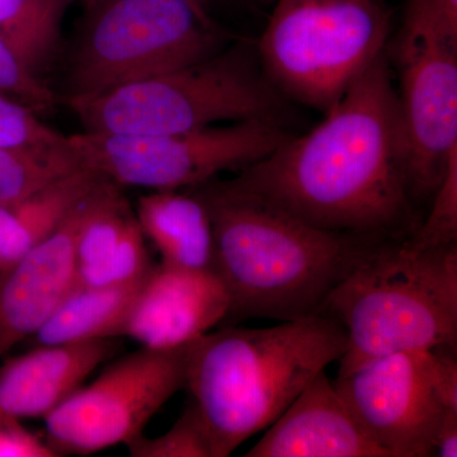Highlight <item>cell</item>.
Masks as SVG:
<instances>
[{
  "mask_svg": "<svg viewBox=\"0 0 457 457\" xmlns=\"http://www.w3.org/2000/svg\"><path fill=\"white\" fill-rule=\"evenodd\" d=\"M394 44L408 191L417 207L431 203L457 152V38L442 25L429 0H405Z\"/></svg>",
  "mask_w": 457,
  "mask_h": 457,
  "instance_id": "cell-9",
  "label": "cell"
},
{
  "mask_svg": "<svg viewBox=\"0 0 457 457\" xmlns=\"http://www.w3.org/2000/svg\"><path fill=\"white\" fill-rule=\"evenodd\" d=\"M189 4L192 5L198 14H200L201 18H204L206 22H212V18H210L209 14V3L210 0H188Z\"/></svg>",
  "mask_w": 457,
  "mask_h": 457,
  "instance_id": "cell-29",
  "label": "cell"
},
{
  "mask_svg": "<svg viewBox=\"0 0 457 457\" xmlns=\"http://www.w3.org/2000/svg\"><path fill=\"white\" fill-rule=\"evenodd\" d=\"M68 139L41 121L31 107L0 93V147L56 145Z\"/></svg>",
  "mask_w": 457,
  "mask_h": 457,
  "instance_id": "cell-24",
  "label": "cell"
},
{
  "mask_svg": "<svg viewBox=\"0 0 457 457\" xmlns=\"http://www.w3.org/2000/svg\"><path fill=\"white\" fill-rule=\"evenodd\" d=\"M68 0H0V36L41 77L59 49Z\"/></svg>",
  "mask_w": 457,
  "mask_h": 457,
  "instance_id": "cell-20",
  "label": "cell"
},
{
  "mask_svg": "<svg viewBox=\"0 0 457 457\" xmlns=\"http://www.w3.org/2000/svg\"><path fill=\"white\" fill-rule=\"evenodd\" d=\"M188 345L141 350L108 366L47 414L46 441L57 456L88 455L126 445L186 387Z\"/></svg>",
  "mask_w": 457,
  "mask_h": 457,
  "instance_id": "cell-10",
  "label": "cell"
},
{
  "mask_svg": "<svg viewBox=\"0 0 457 457\" xmlns=\"http://www.w3.org/2000/svg\"><path fill=\"white\" fill-rule=\"evenodd\" d=\"M102 179L84 167L22 200L0 204V272L51 236Z\"/></svg>",
  "mask_w": 457,
  "mask_h": 457,
  "instance_id": "cell-18",
  "label": "cell"
},
{
  "mask_svg": "<svg viewBox=\"0 0 457 457\" xmlns=\"http://www.w3.org/2000/svg\"><path fill=\"white\" fill-rule=\"evenodd\" d=\"M425 365L433 389L444 407L457 411L456 360L437 351H425Z\"/></svg>",
  "mask_w": 457,
  "mask_h": 457,
  "instance_id": "cell-27",
  "label": "cell"
},
{
  "mask_svg": "<svg viewBox=\"0 0 457 457\" xmlns=\"http://www.w3.org/2000/svg\"><path fill=\"white\" fill-rule=\"evenodd\" d=\"M345 348V329L324 312L270 328H225L189 343L186 387L213 457L269 428Z\"/></svg>",
  "mask_w": 457,
  "mask_h": 457,
  "instance_id": "cell-3",
  "label": "cell"
},
{
  "mask_svg": "<svg viewBox=\"0 0 457 457\" xmlns=\"http://www.w3.org/2000/svg\"><path fill=\"white\" fill-rule=\"evenodd\" d=\"M82 168L69 137L56 145L0 147V204L22 200Z\"/></svg>",
  "mask_w": 457,
  "mask_h": 457,
  "instance_id": "cell-21",
  "label": "cell"
},
{
  "mask_svg": "<svg viewBox=\"0 0 457 457\" xmlns=\"http://www.w3.org/2000/svg\"><path fill=\"white\" fill-rule=\"evenodd\" d=\"M288 137L279 122L246 120L154 137L86 131L69 140L83 167L120 187L179 191L245 170Z\"/></svg>",
  "mask_w": 457,
  "mask_h": 457,
  "instance_id": "cell-8",
  "label": "cell"
},
{
  "mask_svg": "<svg viewBox=\"0 0 457 457\" xmlns=\"http://www.w3.org/2000/svg\"><path fill=\"white\" fill-rule=\"evenodd\" d=\"M429 204L428 216L408 237L409 243L420 249L457 245V152L451 156Z\"/></svg>",
  "mask_w": 457,
  "mask_h": 457,
  "instance_id": "cell-23",
  "label": "cell"
},
{
  "mask_svg": "<svg viewBox=\"0 0 457 457\" xmlns=\"http://www.w3.org/2000/svg\"><path fill=\"white\" fill-rule=\"evenodd\" d=\"M134 457H213L212 441L194 403L164 435H140L126 444Z\"/></svg>",
  "mask_w": 457,
  "mask_h": 457,
  "instance_id": "cell-22",
  "label": "cell"
},
{
  "mask_svg": "<svg viewBox=\"0 0 457 457\" xmlns=\"http://www.w3.org/2000/svg\"><path fill=\"white\" fill-rule=\"evenodd\" d=\"M189 191L212 218L213 270L230 296L228 318L291 321L319 314L343 276L376 245L312 228L227 180Z\"/></svg>",
  "mask_w": 457,
  "mask_h": 457,
  "instance_id": "cell-2",
  "label": "cell"
},
{
  "mask_svg": "<svg viewBox=\"0 0 457 457\" xmlns=\"http://www.w3.org/2000/svg\"><path fill=\"white\" fill-rule=\"evenodd\" d=\"M49 444L27 431L20 420H0V457H55Z\"/></svg>",
  "mask_w": 457,
  "mask_h": 457,
  "instance_id": "cell-26",
  "label": "cell"
},
{
  "mask_svg": "<svg viewBox=\"0 0 457 457\" xmlns=\"http://www.w3.org/2000/svg\"><path fill=\"white\" fill-rule=\"evenodd\" d=\"M230 296L212 270L161 262L150 267L123 324L121 336L141 347L170 350L196 341L228 318Z\"/></svg>",
  "mask_w": 457,
  "mask_h": 457,
  "instance_id": "cell-12",
  "label": "cell"
},
{
  "mask_svg": "<svg viewBox=\"0 0 457 457\" xmlns=\"http://www.w3.org/2000/svg\"><path fill=\"white\" fill-rule=\"evenodd\" d=\"M87 132L154 137L220 123L279 122L281 95L262 71L257 51L237 42L173 71L87 97H69Z\"/></svg>",
  "mask_w": 457,
  "mask_h": 457,
  "instance_id": "cell-5",
  "label": "cell"
},
{
  "mask_svg": "<svg viewBox=\"0 0 457 457\" xmlns=\"http://www.w3.org/2000/svg\"><path fill=\"white\" fill-rule=\"evenodd\" d=\"M75 49L69 97H87L200 62L230 37L188 0H99Z\"/></svg>",
  "mask_w": 457,
  "mask_h": 457,
  "instance_id": "cell-7",
  "label": "cell"
},
{
  "mask_svg": "<svg viewBox=\"0 0 457 457\" xmlns=\"http://www.w3.org/2000/svg\"><path fill=\"white\" fill-rule=\"evenodd\" d=\"M333 384L387 457L435 456L436 432L447 409L429 381L425 351L375 357Z\"/></svg>",
  "mask_w": 457,
  "mask_h": 457,
  "instance_id": "cell-11",
  "label": "cell"
},
{
  "mask_svg": "<svg viewBox=\"0 0 457 457\" xmlns=\"http://www.w3.org/2000/svg\"><path fill=\"white\" fill-rule=\"evenodd\" d=\"M144 278L112 286H87L77 282L31 338L36 345H53L121 336Z\"/></svg>",
  "mask_w": 457,
  "mask_h": 457,
  "instance_id": "cell-19",
  "label": "cell"
},
{
  "mask_svg": "<svg viewBox=\"0 0 457 457\" xmlns=\"http://www.w3.org/2000/svg\"><path fill=\"white\" fill-rule=\"evenodd\" d=\"M246 457H387L366 435L326 371L266 429Z\"/></svg>",
  "mask_w": 457,
  "mask_h": 457,
  "instance_id": "cell-14",
  "label": "cell"
},
{
  "mask_svg": "<svg viewBox=\"0 0 457 457\" xmlns=\"http://www.w3.org/2000/svg\"><path fill=\"white\" fill-rule=\"evenodd\" d=\"M86 198L51 236L0 272V359L31 338L77 285L75 242Z\"/></svg>",
  "mask_w": 457,
  "mask_h": 457,
  "instance_id": "cell-13",
  "label": "cell"
},
{
  "mask_svg": "<svg viewBox=\"0 0 457 457\" xmlns=\"http://www.w3.org/2000/svg\"><path fill=\"white\" fill-rule=\"evenodd\" d=\"M407 173V140L385 51L317 128L290 135L227 182L319 230L381 243L408 239L420 224Z\"/></svg>",
  "mask_w": 457,
  "mask_h": 457,
  "instance_id": "cell-1",
  "label": "cell"
},
{
  "mask_svg": "<svg viewBox=\"0 0 457 457\" xmlns=\"http://www.w3.org/2000/svg\"><path fill=\"white\" fill-rule=\"evenodd\" d=\"M116 352L112 338L37 345L0 366V420L45 418Z\"/></svg>",
  "mask_w": 457,
  "mask_h": 457,
  "instance_id": "cell-16",
  "label": "cell"
},
{
  "mask_svg": "<svg viewBox=\"0 0 457 457\" xmlns=\"http://www.w3.org/2000/svg\"><path fill=\"white\" fill-rule=\"evenodd\" d=\"M321 312L345 329L339 375L398 352L456 350L457 245L376 243L343 276Z\"/></svg>",
  "mask_w": 457,
  "mask_h": 457,
  "instance_id": "cell-4",
  "label": "cell"
},
{
  "mask_svg": "<svg viewBox=\"0 0 457 457\" xmlns=\"http://www.w3.org/2000/svg\"><path fill=\"white\" fill-rule=\"evenodd\" d=\"M0 93L18 99L37 113L55 106V96L41 77L33 73L16 50L0 36Z\"/></svg>",
  "mask_w": 457,
  "mask_h": 457,
  "instance_id": "cell-25",
  "label": "cell"
},
{
  "mask_svg": "<svg viewBox=\"0 0 457 457\" xmlns=\"http://www.w3.org/2000/svg\"><path fill=\"white\" fill-rule=\"evenodd\" d=\"M77 282L129 284L150 270L145 236L120 186L104 179L84 201L75 242Z\"/></svg>",
  "mask_w": 457,
  "mask_h": 457,
  "instance_id": "cell-15",
  "label": "cell"
},
{
  "mask_svg": "<svg viewBox=\"0 0 457 457\" xmlns=\"http://www.w3.org/2000/svg\"><path fill=\"white\" fill-rule=\"evenodd\" d=\"M135 212L163 263L213 270L212 218L194 192L152 191L139 198Z\"/></svg>",
  "mask_w": 457,
  "mask_h": 457,
  "instance_id": "cell-17",
  "label": "cell"
},
{
  "mask_svg": "<svg viewBox=\"0 0 457 457\" xmlns=\"http://www.w3.org/2000/svg\"><path fill=\"white\" fill-rule=\"evenodd\" d=\"M435 456H457V411L447 409L435 436Z\"/></svg>",
  "mask_w": 457,
  "mask_h": 457,
  "instance_id": "cell-28",
  "label": "cell"
},
{
  "mask_svg": "<svg viewBox=\"0 0 457 457\" xmlns=\"http://www.w3.org/2000/svg\"><path fill=\"white\" fill-rule=\"evenodd\" d=\"M84 2L88 3V4L93 5L96 3L99 2V0H84Z\"/></svg>",
  "mask_w": 457,
  "mask_h": 457,
  "instance_id": "cell-30",
  "label": "cell"
},
{
  "mask_svg": "<svg viewBox=\"0 0 457 457\" xmlns=\"http://www.w3.org/2000/svg\"><path fill=\"white\" fill-rule=\"evenodd\" d=\"M390 32L376 0H276L258 62L279 95L326 113L386 51Z\"/></svg>",
  "mask_w": 457,
  "mask_h": 457,
  "instance_id": "cell-6",
  "label": "cell"
}]
</instances>
